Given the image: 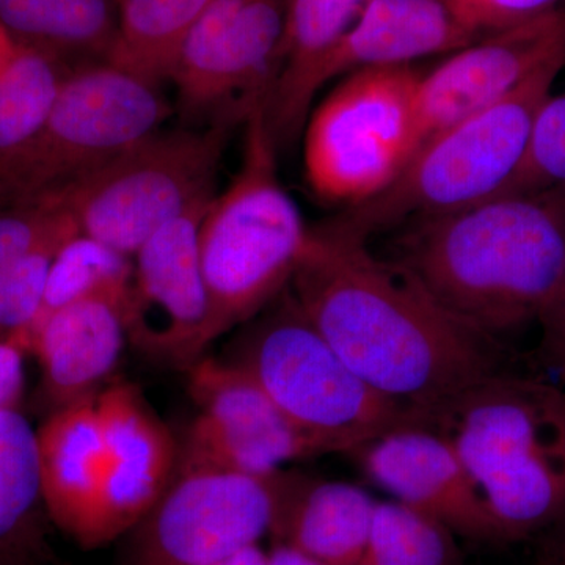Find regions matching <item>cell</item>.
<instances>
[{
  "label": "cell",
  "mask_w": 565,
  "mask_h": 565,
  "mask_svg": "<svg viewBox=\"0 0 565 565\" xmlns=\"http://www.w3.org/2000/svg\"><path fill=\"white\" fill-rule=\"evenodd\" d=\"M289 289L353 373L416 423L497 373L492 338L330 222L310 228Z\"/></svg>",
  "instance_id": "1"
},
{
  "label": "cell",
  "mask_w": 565,
  "mask_h": 565,
  "mask_svg": "<svg viewBox=\"0 0 565 565\" xmlns=\"http://www.w3.org/2000/svg\"><path fill=\"white\" fill-rule=\"evenodd\" d=\"M408 225L397 263L486 337L541 321L555 299L565 270V189L494 196Z\"/></svg>",
  "instance_id": "2"
},
{
  "label": "cell",
  "mask_w": 565,
  "mask_h": 565,
  "mask_svg": "<svg viewBox=\"0 0 565 565\" xmlns=\"http://www.w3.org/2000/svg\"><path fill=\"white\" fill-rule=\"evenodd\" d=\"M422 424L462 460L500 541H520L565 516V390L493 373Z\"/></svg>",
  "instance_id": "3"
},
{
  "label": "cell",
  "mask_w": 565,
  "mask_h": 565,
  "mask_svg": "<svg viewBox=\"0 0 565 565\" xmlns=\"http://www.w3.org/2000/svg\"><path fill=\"white\" fill-rule=\"evenodd\" d=\"M277 152L264 110L256 111L245 122L239 169L200 222L211 343L274 302L302 258L310 226L278 177Z\"/></svg>",
  "instance_id": "4"
},
{
  "label": "cell",
  "mask_w": 565,
  "mask_h": 565,
  "mask_svg": "<svg viewBox=\"0 0 565 565\" xmlns=\"http://www.w3.org/2000/svg\"><path fill=\"white\" fill-rule=\"evenodd\" d=\"M221 359L244 371L282 414L332 452H355L393 427L416 423L353 373L289 288L237 327Z\"/></svg>",
  "instance_id": "5"
},
{
  "label": "cell",
  "mask_w": 565,
  "mask_h": 565,
  "mask_svg": "<svg viewBox=\"0 0 565 565\" xmlns=\"http://www.w3.org/2000/svg\"><path fill=\"white\" fill-rule=\"evenodd\" d=\"M565 66L546 65L503 102L427 141L386 191L329 221L366 241L375 233L493 199L525 158L535 118Z\"/></svg>",
  "instance_id": "6"
},
{
  "label": "cell",
  "mask_w": 565,
  "mask_h": 565,
  "mask_svg": "<svg viewBox=\"0 0 565 565\" xmlns=\"http://www.w3.org/2000/svg\"><path fill=\"white\" fill-rule=\"evenodd\" d=\"M172 114L159 85L109 62L76 66L41 131L0 158V207L55 199Z\"/></svg>",
  "instance_id": "7"
},
{
  "label": "cell",
  "mask_w": 565,
  "mask_h": 565,
  "mask_svg": "<svg viewBox=\"0 0 565 565\" xmlns=\"http://www.w3.org/2000/svg\"><path fill=\"white\" fill-rule=\"evenodd\" d=\"M422 76L414 65L353 71L311 109L303 170L321 202L359 206L401 177L419 150Z\"/></svg>",
  "instance_id": "8"
},
{
  "label": "cell",
  "mask_w": 565,
  "mask_h": 565,
  "mask_svg": "<svg viewBox=\"0 0 565 565\" xmlns=\"http://www.w3.org/2000/svg\"><path fill=\"white\" fill-rule=\"evenodd\" d=\"M230 131L159 129L54 200L82 233L134 256L163 226L214 196Z\"/></svg>",
  "instance_id": "9"
},
{
  "label": "cell",
  "mask_w": 565,
  "mask_h": 565,
  "mask_svg": "<svg viewBox=\"0 0 565 565\" xmlns=\"http://www.w3.org/2000/svg\"><path fill=\"white\" fill-rule=\"evenodd\" d=\"M278 471L237 473L180 457L166 492L126 534L121 565H211L258 544L277 514Z\"/></svg>",
  "instance_id": "10"
},
{
  "label": "cell",
  "mask_w": 565,
  "mask_h": 565,
  "mask_svg": "<svg viewBox=\"0 0 565 565\" xmlns=\"http://www.w3.org/2000/svg\"><path fill=\"white\" fill-rule=\"evenodd\" d=\"M288 0H214L182 41L170 81L184 120L233 126L266 109Z\"/></svg>",
  "instance_id": "11"
},
{
  "label": "cell",
  "mask_w": 565,
  "mask_h": 565,
  "mask_svg": "<svg viewBox=\"0 0 565 565\" xmlns=\"http://www.w3.org/2000/svg\"><path fill=\"white\" fill-rule=\"evenodd\" d=\"M185 374L199 414L180 444L181 459L269 476L294 460L332 455L329 446L282 414L252 377L221 356L204 355Z\"/></svg>",
  "instance_id": "12"
},
{
  "label": "cell",
  "mask_w": 565,
  "mask_h": 565,
  "mask_svg": "<svg viewBox=\"0 0 565 565\" xmlns=\"http://www.w3.org/2000/svg\"><path fill=\"white\" fill-rule=\"evenodd\" d=\"M211 200L196 203L141 245L122 305L128 343L151 362L184 373L212 344L199 255V226Z\"/></svg>",
  "instance_id": "13"
},
{
  "label": "cell",
  "mask_w": 565,
  "mask_h": 565,
  "mask_svg": "<svg viewBox=\"0 0 565 565\" xmlns=\"http://www.w3.org/2000/svg\"><path fill=\"white\" fill-rule=\"evenodd\" d=\"M563 58L565 10L561 9L487 33L452 52L419 81V150L457 122L503 102L535 73Z\"/></svg>",
  "instance_id": "14"
},
{
  "label": "cell",
  "mask_w": 565,
  "mask_h": 565,
  "mask_svg": "<svg viewBox=\"0 0 565 565\" xmlns=\"http://www.w3.org/2000/svg\"><path fill=\"white\" fill-rule=\"evenodd\" d=\"M106 444L102 503L93 550L125 537L166 492L180 441L139 386L117 381L96 397Z\"/></svg>",
  "instance_id": "15"
},
{
  "label": "cell",
  "mask_w": 565,
  "mask_h": 565,
  "mask_svg": "<svg viewBox=\"0 0 565 565\" xmlns=\"http://www.w3.org/2000/svg\"><path fill=\"white\" fill-rule=\"evenodd\" d=\"M353 455L367 478L394 501L440 520L455 534L500 541L462 460L433 427L401 424Z\"/></svg>",
  "instance_id": "16"
},
{
  "label": "cell",
  "mask_w": 565,
  "mask_h": 565,
  "mask_svg": "<svg viewBox=\"0 0 565 565\" xmlns=\"http://www.w3.org/2000/svg\"><path fill=\"white\" fill-rule=\"evenodd\" d=\"M122 300L93 297L33 327L24 348L39 360L40 393L51 412L96 396L128 343Z\"/></svg>",
  "instance_id": "17"
},
{
  "label": "cell",
  "mask_w": 565,
  "mask_h": 565,
  "mask_svg": "<svg viewBox=\"0 0 565 565\" xmlns=\"http://www.w3.org/2000/svg\"><path fill=\"white\" fill-rule=\"evenodd\" d=\"M98 394L47 414L36 427L41 492L52 525L93 550L102 503L106 444Z\"/></svg>",
  "instance_id": "18"
},
{
  "label": "cell",
  "mask_w": 565,
  "mask_h": 565,
  "mask_svg": "<svg viewBox=\"0 0 565 565\" xmlns=\"http://www.w3.org/2000/svg\"><path fill=\"white\" fill-rule=\"evenodd\" d=\"M478 39L448 0H371L322 66L319 85L353 71L414 65Z\"/></svg>",
  "instance_id": "19"
},
{
  "label": "cell",
  "mask_w": 565,
  "mask_h": 565,
  "mask_svg": "<svg viewBox=\"0 0 565 565\" xmlns=\"http://www.w3.org/2000/svg\"><path fill=\"white\" fill-rule=\"evenodd\" d=\"M371 0H288L280 61L266 109L267 131L277 150L302 136L319 76L341 40Z\"/></svg>",
  "instance_id": "20"
},
{
  "label": "cell",
  "mask_w": 565,
  "mask_h": 565,
  "mask_svg": "<svg viewBox=\"0 0 565 565\" xmlns=\"http://www.w3.org/2000/svg\"><path fill=\"white\" fill-rule=\"evenodd\" d=\"M375 501L360 487L278 471L270 533L323 565H360L373 527Z\"/></svg>",
  "instance_id": "21"
},
{
  "label": "cell",
  "mask_w": 565,
  "mask_h": 565,
  "mask_svg": "<svg viewBox=\"0 0 565 565\" xmlns=\"http://www.w3.org/2000/svg\"><path fill=\"white\" fill-rule=\"evenodd\" d=\"M51 523L41 492L36 429L20 407L0 411V565H47Z\"/></svg>",
  "instance_id": "22"
},
{
  "label": "cell",
  "mask_w": 565,
  "mask_h": 565,
  "mask_svg": "<svg viewBox=\"0 0 565 565\" xmlns=\"http://www.w3.org/2000/svg\"><path fill=\"white\" fill-rule=\"evenodd\" d=\"M117 0H0V25L17 46L70 66L107 62L117 33Z\"/></svg>",
  "instance_id": "23"
},
{
  "label": "cell",
  "mask_w": 565,
  "mask_h": 565,
  "mask_svg": "<svg viewBox=\"0 0 565 565\" xmlns=\"http://www.w3.org/2000/svg\"><path fill=\"white\" fill-rule=\"evenodd\" d=\"M214 0H117V33L107 62L140 79L170 81L182 41Z\"/></svg>",
  "instance_id": "24"
},
{
  "label": "cell",
  "mask_w": 565,
  "mask_h": 565,
  "mask_svg": "<svg viewBox=\"0 0 565 565\" xmlns=\"http://www.w3.org/2000/svg\"><path fill=\"white\" fill-rule=\"evenodd\" d=\"M71 71L73 66L47 52L14 47L0 70V158L41 131Z\"/></svg>",
  "instance_id": "25"
},
{
  "label": "cell",
  "mask_w": 565,
  "mask_h": 565,
  "mask_svg": "<svg viewBox=\"0 0 565 565\" xmlns=\"http://www.w3.org/2000/svg\"><path fill=\"white\" fill-rule=\"evenodd\" d=\"M132 273L134 256L117 250L90 234H73L52 258L43 303L32 329L54 311L81 300L111 297L125 302Z\"/></svg>",
  "instance_id": "26"
},
{
  "label": "cell",
  "mask_w": 565,
  "mask_h": 565,
  "mask_svg": "<svg viewBox=\"0 0 565 565\" xmlns=\"http://www.w3.org/2000/svg\"><path fill=\"white\" fill-rule=\"evenodd\" d=\"M452 531L440 520L399 503H377L360 565H460Z\"/></svg>",
  "instance_id": "27"
},
{
  "label": "cell",
  "mask_w": 565,
  "mask_h": 565,
  "mask_svg": "<svg viewBox=\"0 0 565 565\" xmlns=\"http://www.w3.org/2000/svg\"><path fill=\"white\" fill-rule=\"evenodd\" d=\"M553 189H565V95H550L541 107L525 158L497 196L526 195Z\"/></svg>",
  "instance_id": "28"
},
{
  "label": "cell",
  "mask_w": 565,
  "mask_h": 565,
  "mask_svg": "<svg viewBox=\"0 0 565 565\" xmlns=\"http://www.w3.org/2000/svg\"><path fill=\"white\" fill-rule=\"evenodd\" d=\"M63 243L0 267V343L24 348L25 337L40 315L52 258Z\"/></svg>",
  "instance_id": "29"
},
{
  "label": "cell",
  "mask_w": 565,
  "mask_h": 565,
  "mask_svg": "<svg viewBox=\"0 0 565 565\" xmlns=\"http://www.w3.org/2000/svg\"><path fill=\"white\" fill-rule=\"evenodd\" d=\"M79 232L71 212L54 199L0 207V267Z\"/></svg>",
  "instance_id": "30"
},
{
  "label": "cell",
  "mask_w": 565,
  "mask_h": 565,
  "mask_svg": "<svg viewBox=\"0 0 565 565\" xmlns=\"http://www.w3.org/2000/svg\"><path fill=\"white\" fill-rule=\"evenodd\" d=\"M478 36L522 24L557 9L559 0H448Z\"/></svg>",
  "instance_id": "31"
},
{
  "label": "cell",
  "mask_w": 565,
  "mask_h": 565,
  "mask_svg": "<svg viewBox=\"0 0 565 565\" xmlns=\"http://www.w3.org/2000/svg\"><path fill=\"white\" fill-rule=\"evenodd\" d=\"M539 322L542 326L539 356L548 370L565 379V270L555 299Z\"/></svg>",
  "instance_id": "32"
},
{
  "label": "cell",
  "mask_w": 565,
  "mask_h": 565,
  "mask_svg": "<svg viewBox=\"0 0 565 565\" xmlns=\"http://www.w3.org/2000/svg\"><path fill=\"white\" fill-rule=\"evenodd\" d=\"M25 349L18 343H0V411L20 407L25 388Z\"/></svg>",
  "instance_id": "33"
},
{
  "label": "cell",
  "mask_w": 565,
  "mask_h": 565,
  "mask_svg": "<svg viewBox=\"0 0 565 565\" xmlns=\"http://www.w3.org/2000/svg\"><path fill=\"white\" fill-rule=\"evenodd\" d=\"M541 556L544 565H565V516L552 526Z\"/></svg>",
  "instance_id": "34"
},
{
  "label": "cell",
  "mask_w": 565,
  "mask_h": 565,
  "mask_svg": "<svg viewBox=\"0 0 565 565\" xmlns=\"http://www.w3.org/2000/svg\"><path fill=\"white\" fill-rule=\"evenodd\" d=\"M267 565H323L313 557L305 555L291 545L275 542L273 550L267 553Z\"/></svg>",
  "instance_id": "35"
},
{
  "label": "cell",
  "mask_w": 565,
  "mask_h": 565,
  "mask_svg": "<svg viewBox=\"0 0 565 565\" xmlns=\"http://www.w3.org/2000/svg\"><path fill=\"white\" fill-rule=\"evenodd\" d=\"M211 565H267V553L258 544L250 545Z\"/></svg>",
  "instance_id": "36"
},
{
  "label": "cell",
  "mask_w": 565,
  "mask_h": 565,
  "mask_svg": "<svg viewBox=\"0 0 565 565\" xmlns=\"http://www.w3.org/2000/svg\"><path fill=\"white\" fill-rule=\"evenodd\" d=\"M14 47L17 46H14L13 41L10 40V36L7 35V32L3 31L2 25H0V70L9 62Z\"/></svg>",
  "instance_id": "37"
}]
</instances>
